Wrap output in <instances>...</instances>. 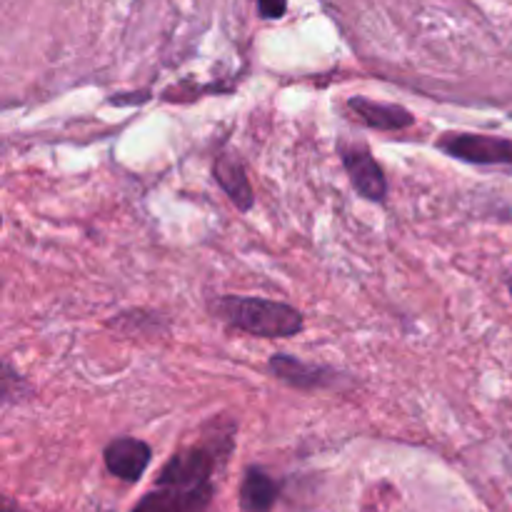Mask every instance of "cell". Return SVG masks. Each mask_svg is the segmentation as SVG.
Instances as JSON below:
<instances>
[{"instance_id":"cell-1","label":"cell","mask_w":512,"mask_h":512,"mask_svg":"<svg viewBox=\"0 0 512 512\" xmlns=\"http://www.w3.org/2000/svg\"><path fill=\"white\" fill-rule=\"evenodd\" d=\"M220 440L215 445H190L178 450L160 470L155 488L133 512H200L215 493L213 473L220 463Z\"/></svg>"},{"instance_id":"cell-2","label":"cell","mask_w":512,"mask_h":512,"mask_svg":"<svg viewBox=\"0 0 512 512\" xmlns=\"http://www.w3.org/2000/svg\"><path fill=\"white\" fill-rule=\"evenodd\" d=\"M213 310L228 328L258 338H293L305 328L303 313L280 300L223 295L215 300Z\"/></svg>"},{"instance_id":"cell-3","label":"cell","mask_w":512,"mask_h":512,"mask_svg":"<svg viewBox=\"0 0 512 512\" xmlns=\"http://www.w3.org/2000/svg\"><path fill=\"white\" fill-rule=\"evenodd\" d=\"M438 148L450 158L470 165H503L512 168V140L480 133H445Z\"/></svg>"},{"instance_id":"cell-4","label":"cell","mask_w":512,"mask_h":512,"mask_svg":"<svg viewBox=\"0 0 512 512\" xmlns=\"http://www.w3.org/2000/svg\"><path fill=\"white\" fill-rule=\"evenodd\" d=\"M340 158L343 168L348 173L350 183L363 198L373 203H383L388 195V180H385L383 168L373 158L370 148L365 143H340Z\"/></svg>"},{"instance_id":"cell-5","label":"cell","mask_w":512,"mask_h":512,"mask_svg":"<svg viewBox=\"0 0 512 512\" xmlns=\"http://www.w3.org/2000/svg\"><path fill=\"white\" fill-rule=\"evenodd\" d=\"M268 368H270V373L280 380V383L290 385V388H295V390L333 388L340 378L335 370L325 368V365L303 363V360L293 358V355H288V353L273 355L268 363Z\"/></svg>"},{"instance_id":"cell-6","label":"cell","mask_w":512,"mask_h":512,"mask_svg":"<svg viewBox=\"0 0 512 512\" xmlns=\"http://www.w3.org/2000/svg\"><path fill=\"white\" fill-rule=\"evenodd\" d=\"M105 468L115 475V478L125 480V483H135L140 475L148 470L153 450L148 443L138 438H118L105 448L103 453Z\"/></svg>"},{"instance_id":"cell-7","label":"cell","mask_w":512,"mask_h":512,"mask_svg":"<svg viewBox=\"0 0 512 512\" xmlns=\"http://www.w3.org/2000/svg\"><path fill=\"white\" fill-rule=\"evenodd\" d=\"M348 108L353 110L355 118L360 120L363 125L373 130H405L415 123L413 113L403 105H393V103H378V100H370V98H350L348 100Z\"/></svg>"},{"instance_id":"cell-8","label":"cell","mask_w":512,"mask_h":512,"mask_svg":"<svg viewBox=\"0 0 512 512\" xmlns=\"http://www.w3.org/2000/svg\"><path fill=\"white\" fill-rule=\"evenodd\" d=\"M213 175L218 180L220 188L225 190L230 200H233L235 208H240L243 213H248L255 205L253 185H250L248 173H245V165L240 163V158L235 153H220L215 158Z\"/></svg>"},{"instance_id":"cell-9","label":"cell","mask_w":512,"mask_h":512,"mask_svg":"<svg viewBox=\"0 0 512 512\" xmlns=\"http://www.w3.org/2000/svg\"><path fill=\"white\" fill-rule=\"evenodd\" d=\"M278 500V483L265 470H245L243 485H240V505L245 512H268Z\"/></svg>"},{"instance_id":"cell-10","label":"cell","mask_w":512,"mask_h":512,"mask_svg":"<svg viewBox=\"0 0 512 512\" xmlns=\"http://www.w3.org/2000/svg\"><path fill=\"white\" fill-rule=\"evenodd\" d=\"M285 10H288V0H258V13L265 20L283 18Z\"/></svg>"},{"instance_id":"cell-11","label":"cell","mask_w":512,"mask_h":512,"mask_svg":"<svg viewBox=\"0 0 512 512\" xmlns=\"http://www.w3.org/2000/svg\"><path fill=\"white\" fill-rule=\"evenodd\" d=\"M508 290H510V295H512V275L508 278Z\"/></svg>"}]
</instances>
